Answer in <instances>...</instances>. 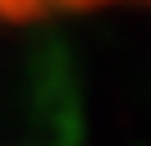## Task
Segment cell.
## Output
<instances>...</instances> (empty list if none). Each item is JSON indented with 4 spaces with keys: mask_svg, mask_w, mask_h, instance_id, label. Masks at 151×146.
<instances>
[{
    "mask_svg": "<svg viewBox=\"0 0 151 146\" xmlns=\"http://www.w3.org/2000/svg\"><path fill=\"white\" fill-rule=\"evenodd\" d=\"M105 0H0V18H37V14H60V9H87Z\"/></svg>",
    "mask_w": 151,
    "mask_h": 146,
    "instance_id": "1",
    "label": "cell"
}]
</instances>
